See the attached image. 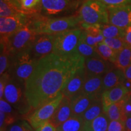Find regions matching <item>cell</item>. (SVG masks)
<instances>
[{"label": "cell", "mask_w": 131, "mask_h": 131, "mask_svg": "<svg viewBox=\"0 0 131 131\" xmlns=\"http://www.w3.org/2000/svg\"><path fill=\"white\" fill-rule=\"evenodd\" d=\"M84 61L81 56L66 58L53 53L40 59L25 83L26 95L32 110L56 98L69 80L84 67Z\"/></svg>", "instance_id": "1"}, {"label": "cell", "mask_w": 131, "mask_h": 131, "mask_svg": "<svg viewBox=\"0 0 131 131\" xmlns=\"http://www.w3.org/2000/svg\"><path fill=\"white\" fill-rule=\"evenodd\" d=\"M30 22L33 29L38 34H55L77 27L80 21L78 16L47 18L30 16Z\"/></svg>", "instance_id": "2"}, {"label": "cell", "mask_w": 131, "mask_h": 131, "mask_svg": "<svg viewBox=\"0 0 131 131\" xmlns=\"http://www.w3.org/2000/svg\"><path fill=\"white\" fill-rule=\"evenodd\" d=\"M38 35L33 29L29 21L28 23L17 32L7 38L1 40V47L13 57L19 52L30 48Z\"/></svg>", "instance_id": "3"}, {"label": "cell", "mask_w": 131, "mask_h": 131, "mask_svg": "<svg viewBox=\"0 0 131 131\" xmlns=\"http://www.w3.org/2000/svg\"><path fill=\"white\" fill-rule=\"evenodd\" d=\"M81 34L82 29L75 27L55 34L52 53L66 58L80 56L78 53L77 48Z\"/></svg>", "instance_id": "4"}, {"label": "cell", "mask_w": 131, "mask_h": 131, "mask_svg": "<svg viewBox=\"0 0 131 131\" xmlns=\"http://www.w3.org/2000/svg\"><path fill=\"white\" fill-rule=\"evenodd\" d=\"M3 98L19 114L28 115L33 111L26 97L25 84L11 76L5 88Z\"/></svg>", "instance_id": "5"}, {"label": "cell", "mask_w": 131, "mask_h": 131, "mask_svg": "<svg viewBox=\"0 0 131 131\" xmlns=\"http://www.w3.org/2000/svg\"><path fill=\"white\" fill-rule=\"evenodd\" d=\"M38 61L28 49L11 57L10 66L7 72L11 77L25 84L35 70Z\"/></svg>", "instance_id": "6"}, {"label": "cell", "mask_w": 131, "mask_h": 131, "mask_svg": "<svg viewBox=\"0 0 131 131\" xmlns=\"http://www.w3.org/2000/svg\"><path fill=\"white\" fill-rule=\"evenodd\" d=\"M81 24L97 25L109 23L107 7L97 0H86L79 10Z\"/></svg>", "instance_id": "7"}, {"label": "cell", "mask_w": 131, "mask_h": 131, "mask_svg": "<svg viewBox=\"0 0 131 131\" xmlns=\"http://www.w3.org/2000/svg\"><path fill=\"white\" fill-rule=\"evenodd\" d=\"M64 98L61 93L56 98L37 108L27 115V119L34 129L49 122Z\"/></svg>", "instance_id": "8"}, {"label": "cell", "mask_w": 131, "mask_h": 131, "mask_svg": "<svg viewBox=\"0 0 131 131\" xmlns=\"http://www.w3.org/2000/svg\"><path fill=\"white\" fill-rule=\"evenodd\" d=\"M30 14L22 13L14 16L0 18L1 40L7 38L26 25L30 21Z\"/></svg>", "instance_id": "9"}, {"label": "cell", "mask_w": 131, "mask_h": 131, "mask_svg": "<svg viewBox=\"0 0 131 131\" xmlns=\"http://www.w3.org/2000/svg\"><path fill=\"white\" fill-rule=\"evenodd\" d=\"M55 35L39 34L29 48L31 53L36 59L40 60L53 52Z\"/></svg>", "instance_id": "10"}, {"label": "cell", "mask_w": 131, "mask_h": 131, "mask_svg": "<svg viewBox=\"0 0 131 131\" xmlns=\"http://www.w3.org/2000/svg\"><path fill=\"white\" fill-rule=\"evenodd\" d=\"M109 23L126 29L131 26V4L107 7Z\"/></svg>", "instance_id": "11"}, {"label": "cell", "mask_w": 131, "mask_h": 131, "mask_svg": "<svg viewBox=\"0 0 131 131\" xmlns=\"http://www.w3.org/2000/svg\"><path fill=\"white\" fill-rule=\"evenodd\" d=\"M86 72L84 67L79 70L69 80L61 92L66 97L72 98L81 94L85 79H86Z\"/></svg>", "instance_id": "12"}, {"label": "cell", "mask_w": 131, "mask_h": 131, "mask_svg": "<svg viewBox=\"0 0 131 131\" xmlns=\"http://www.w3.org/2000/svg\"><path fill=\"white\" fill-rule=\"evenodd\" d=\"M129 91L130 90L125 84L104 91L101 95L103 112H105L112 104L123 100L129 94Z\"/></svg>", "instance_id": "13"}, {"label": "cell", "mask_w": 131, "mask_h": 131, "mask_svg": "<svg viewBox=\"0 0 131 131\" xmlns=\"http://www.w3.org/2000/svg\"><path fill=\"white\" fill-rule=\"evenodd\" d=\"M114 67V63L106 61L100 57L86 58L84 64L86 75H104Z\"/></svg>", "instance_id": "14"}, {"label": "cell", "mask_w": 131, "mask_h": 131, "mask_svg": "<svg viewBox=\"0 0 131 131\" xmlns=\"http://www.w3.org/2000/svg\"><path fill=\"white\" fill-rule=\"evenodd\" d=\"M73 0H41V11L46 16L57 15L71 7Z\"/></svg>", "instance_id": "15"}, {"label": "cell", "mask_w": 131, "mask_h": 131, "mask_svg": "<svg viewBox=\"0 0 131 131\" xmlns=\"http://www.w3.org/2000/svg\"><path fill=\"white\" fill-rule=\"evenodd\" d=\"M72 115V100L70 98L64 96L63 100L49 122L51 123L54 126L57 127L69 118Z\"/></svg>", "instance_id": "16"}, {"label": "cell", "mask_w": 131, "mask_h": 131, "mask_svg": "<svg viewBox=\"0 0 131 131\" xmlns=\"http://www.w3.org/2000/svg\"><path fill=\"white\" fill-rule=\"evenodd\" d=\"M82 37L88 45L95 47L103 42L105 38L102 34L101 25H86L81 24Z\"/></svg>", "instance_id": "17"}, {"label": "cell", "mask_w": 131, "mask_h": 131, "mask_svg": "<svg viewBox=\"0 0 131 131\" xmlns=\"http://www.w3.org/2000/svg\"><path fill=\"white\" fill-rule=\"evenodd\" d=\"M101 96H95L81 93L74 97L72 100V115L81 116L85 111L90 107V106L98 98Z\"/></svg>", "instance_id": "18"}, {"label": "cell", "mask_w": 131, "mask_h": 131, "mask_svg": "<svg viewBox=\"0 0 131 131\" xmlns=\"http://www.w3.org/2000/svg\"><path fill=\"white\" fill-rule=\"evenodd\" d=\"M103 75H86L81 93L95 96H101Z\"/></svg>", "instance_id": "19"}, {"label": "cell", "mask_w": 131, "mask_h": 131, "mask_svg": "<svg viewBox=\"0 0 131 131\" xmlns=\"http://www.w3.org/2000/svg\"><path fill=\"white\" fill-rule=\"evenodd\" d=\"M125 83L126 77L123 70L117 68H113L103 75V92L120 84H125Z\"/></svg>", "instance_id": "20"}, {"label": "cell", "mask_w": 131, "mask_h": 131, "mask_svg": "<svg viewBox=\"0 0 131 131\" xmlns=\"http://www.w3.org/2000/svg\"><path fill=\"white\" fill-rule=\"evenodd\" d=\"M125 98L123 100L114 103L109 106L106 112H104L107 115L109 120H120L124 123L125 122L127 118L124 109Z\"/></svg>", "instance_id": "21"}, {"label": "cell", "mask_w": 131, "mask_h": 131, "mask_svg": "<svg viewBox=\"0 0 131 131\" xmlns=\"http://www.w3.org/2000/svg\"><path fill=\"white\" fill-rule=\"evenodd\" d=\"M103 112L101 98H98L81 116L85 124H89Z\"/></svg>", "instance_id": "22"}, {"label": "cell", "mask_w": 131, "mask_h": 131, "mask_svg": "<svg viewBox=\"0 0 131 131\" xmlns=\"http://www.w3.org/2000/svg\"><path fill=\"white\" fill-rule=\"evenodd\" d=\"M84 124L81 117L72 115L57 127V131H80L83 128Z\"/></svg>", "instance_id": "23"}, {"label": "cell", "mask_w": 131, "mask_h": 131, "mask_svg": "<svg viewBox=\"0 0 131 131\" xmlns=\"http://www.w3.org/2000/svg\"><path fill=\"white\" fill-rule=\"evenodd\" d=\"M131 64V46H127L118 53L114 65L115 68L124 71Z\"/></svg>", "instance_id": "24"}, {"label": "cell", "mask_w": 131, "mask_h": 131, "mask_svg": "<svg viewBox=\"0 0 131 131\" xmlns=\"http://www.w3.org/2000/svg\"><path fill=\"white\" fill-rule=\"evenodd\" d=\"M109 120L107 115L103 112L90 123L84 124V126L90 131H107Z\"/></svg>", "instance_id": "25"}, {"label": "cell", "mask_w": 131, "mask_h": 131, "mask_svg": "<svg viewBox=\"0 0 131 131\" xmlns=\"http://www.w3.org/2000/svg\"><path fill=\"white\" fill-rule=\"evenodd\" d=\"M95 50L98 56L106 61L114 64L117 60L118 52L115 51L103 41L96 46L95 47Z\"/></svg>", "instance_id": "26"}, {"label": "cell", "mask_w": 131, "mask_h": 131, "mask_svg": "<svg viewBox=\"0 0 131 131\" xmlns=\"http://www.w3.org/2000/svg\"><path fill=\"white\" fill-rule=\"evenodd\" d=\"M101 29L104 38H123L124 35V29L112 25L110 23L101 24Z\"/></svg>", "instance_id": "27"}, {"label": "cell", "mask_w": 131, "mask_h": 131, "mask_svg": "<svg viewBox=\"0 0 131 131\" xmlns=\"http://www.w3.org/2000/svg\"><path fill=\"white\" fill-rule=\"evenodd\" d=\"M77 51L80 56L83 57L85 59L92 57H100L96 53L95 47L87 44L82 37V35L78 42Z\"/></svg>", "instance_id": "28"}, {"label": "cell", "mask_w": 131, "mask_h": 131, "mask_svg": "<svg viewBox=\"0 0 131 131\" xmlns=\"http://www.w3.org/2000/svg\"><path fill=\"white\" fill-rule=\"evenodd\" d=\"M22 13L26 12L3 0H0V18L14 16Z\"/></svg>", "instance_id": "29"}, {"label": "cell", "mask_w": 131, "mask_h": 131, "mask_svg": "<svg viewBox=\"0 0 131 131\" xmlns=\"http://www.w3.org/2000/svg\"><path fill=\"white\" fill-rule=\"evenodd\" d=\"M103 42L117 52H119L122 49H123L124 47L129 46L123 38H105Z\"/></svg>", "instance_id": "30"}, {"label": "cell", "mask_w": 131, "mask_h": 131, "mask_svg": "<svg viewBox=\"0 0 131 131\" xmlns=\"http://www.w3.org/2000/svg\"><path fill=\"white\" fill-rule=\"evenodd\" d=\"M11 64V56L9 53L1 47V56H0V74L2 75L9 70Z\"/></svg>", "instance_id": "31"}, {"label": "cell", "mask_w": 131, "mask_h": 131, "mask_svg": "<svg viewBox=\"0 0 131 131\" xmlns=\"http://www.w3.org/2000/svg\"><path fill=\"white\" fill-rule=\"evenodd\" d=\"M30 124L25 120L16 121L8 126L6 131H34Z\"/></svg>", "instance_id": "32"}, {"label": "cell", "mask_w": 131, "mask_h": 131, "mask_svg": "<svg viewBox=\"0 0 131 131\" xmlns=\"http://www.w3.org/2000/svg\"><path fill=\"white\" fill-rule=\"evenodd\" d=\"M41 0H20L23 10L27 14H32V10L41 4Z\"/></svg>", "instance_id": "33"}, {"label": "cell", "mask_w": 131, "mask_h": 131, "mask_svg": "<svg viewBox=\"0 0 131 131\" xmlns=\"http://www.w3.org/2000/svg\"><path fill=\"white\" fill-rule=\"evenodd\" d=\"M0 111L3 112L6 114H18L12 105L8 103L4 98L0 100Z\"/></svg>", "instance_id": "34"}, {"label": "cell", "mask_w": 131, "mask_h": 131, "mask_svg": "<svg viewBox=\"0 0 131 131\" xmlns=\"http://www.w3.org/2000/svg\"><path fill=\"white\" fill-rule=\"evenodd\" d=\"M107 7H115L131 4V0H97Z\"/></svg>", "instance_id": "35"}, {"label": "cell", "mask_w": 131, "mask_h": 131, "mask_svg": "<svg viewBox=\"0 0 131 131\" xmlns=\"http://www.w3.org/2000/svg\"><path fill=\"white\" fill-rule=\"evenodd\" d=\"M107 131H126L124 123L120 120L110 121Z\"/></svg>", "instance_id": "36"}, {"label": "cell", "mask_w": 131, "mask_h": 131, "mask_svg": "<svg viewBox=\"0 0 131 131\" xmlns=\"http://www.w3.org/2000/svg\"><path fill=\"white\" fill-rule=\"evenodd\" d=\"M34 131H57V127L50 122H47L37 127Z\"/></svg>", "instance_id": "37"}, {"label": "cell", "mask_w": 131, "mask_h": 131, "mask_svg": "<svg viewBox=\"0 0 131 131\" xmlns=\"http://www.w3.org/2000/svg\"><path fill=\"white\" fill-rule=\"evenodd\" d=\"M123 38L127 45L131 46V26L124 29V35Z\"/></svg>", "instance_id": "38"}, {"label": "cell", "mask_w": 131, "mask_h": 131, "mask_svg": "<svg viewBox=\"0 0 131 131\" xmlns=\"http://www.w3.org/2000/svg\"><path fill=\"white\" fill-rule=\"evenodd\" d=\"M124 73L126 77V82L130 85V88L131 89V64L124 70Z\"/></svg>", "instance_id": "39"}, {"label": "cell", "mask_w": 131, "mask_h": 131, "mask_svg": "<svg viewBox=\"0 0 131 131\" xmlns=\"http://www.w3.org/2000/svg\"><path fill=\"white\" fill-rule=\"evenodd\" d=\"M3 1H6V2L9 3V4H12V6H15V7L18 8V9L24 11L23 10L22 6H21V3H20V0H3Z\"/></svg>", "instance_id": "40"}, {"label": "cell", "mask_w": 131, "mask_h": 131, "mask_svg": "<svg viewBox=\"0 0 131 131\" xmlns=\"http://www.w3.org/2000/svg\"><path fill=\"white\" fill-rule=\"evenodd\" d=\"M126 131H131V116H128L124 122Z\"/></svg>", "instance_id": "41"}, {"label": "cell", "mask_w": 131, "mask_h": 131, "mask_svg": "<svg viewBox=\"0 0 131 131\" xmlns=\"http://www.w3.org/2000/svg\"><path fill=\"white\" fill-rule=\"evenodd\" d=\"M80 131H90V130H89V129H88V128H86V127H85L84 126V127H83V128L81 130H80Z\"/></svg>", "instance_id": "42"}, {"label": "cell", "mask_w": 131, "mask_h": 131, "mask_svg": "<svg viewBox=\"0 0 131 131\" xmlns=\"http://www.w3.org/2000/svg\"><path fill=\"white\" fill-rule=\"evenodd\" d=\"M128 96H129V98H130V100H131V89H130V91H129V92L128 94Z\"/></svg>", "instance_id": "43"}]
</instances>
